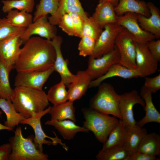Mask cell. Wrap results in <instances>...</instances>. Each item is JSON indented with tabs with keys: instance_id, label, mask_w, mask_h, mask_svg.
<instances>
[{
	"instance_id": "obj_32",
	"label": "cell",
	"mask_w": 160,
	"mask_h": 160,
	"mask_svg": "<svg viewBox=\"0 0 160 160\" xmlns=\"http://www.w3.org/2000/svg\"><path fill=\"white\" fill-rule=\"evenodd\" d=\"M23 43L19 37L6 50L2 59L0 60L11 71L14 68L16 62L20 54V47Z\"/></svg>"
},
{
	"instance_id": "obj_47",
	"label": "cell",
	"mask_w": 160,
	"mask_h": 160,
	"mask_svg": "<svg viewBox=\"0 0 160 160\" xmlns=\"http://www.w3.org/2000/svg\"><path fill=\"white\" fill-rule=\"evenodd\" d=\"M136 0L137 1H139L140 0Z\"/></svg>"
},
{
	"instance_id": "obj_3",
	"label": "cell",
	"mask_w": 160,
	"mask_h": 160,
	"mask_svg": "<svg viewBox=\"0 0 160 160\" xmlns=\"http://www.w3.org/2000/svg\"><path fill=\"white\" fill-rule=\"evenodd\" d=\"M81 111L85 119L83 127L92 132L96 139L103 143L119 120L115 116L100 113L90 108H83Z\"/></svg>"
},
{
	"instance_id": "obj_12",
	"label": "cell",
	"mask_w": 160,
	"mask_h": 160,
	"mask_svg": "<svg viewBox=\"0 0 160 160\" xmlns=\"http://www.w3.org/2000/svg\"><path fill=\"white\" fill-rule=\"evenodd\" d=\"M54 71L53 68L52 67L43 71L17 72L14 86L42 90L44 84Z\"/></svg>"
},
{
	"instance_id": "obj_10",
	"label": "cell",
	"mask_w": 160,
	"mask_h": 160,
	"mask_svg": "<svg viewBox=\"0 0 160 160\" xmlns=\"http://www.w3.org/2000/svg\"><path fill=\"white\" fill-rule=\"evenodd\" d=\"M120 60L119 52L115 45L113 50L100 57L95 58L89 57L86 71L92 80L103 75L112 65L119 63Z\"/></svg>"
},
{
	"instance_id": "obj_36",
	"label": "cell",
	"mask_w": 160,
	"mask_h": 160,
	"mask_svg": "<svg viewBox=\"0 0 160 160\" xmlns=\"http://www.w3.org/2000/svg\"><path fill=\"white\" fill-rule=\"evenodd\" d=\"M103 29L92 17H87L84 20L82 36H89L96 41L103 31Z\"/></svg>"
},
{
	"instance_id": "obj_6",
	"label": "cell",
	"mask_w": 160,
	"mask_h": 160,
	"mask_svg": "<svg viewBox=\"0 0 160 160\" xmlns=\"http://www.w3.org/2000/svg\"><path fill=\"white\" fill-rule=\"evenodd\" d=\"M50 108V106H49L43 111L33 113L31 116L22 121L21 124L28 125L33 129L35 133L33 142L37 148L41 151L43 152V145L44 144L56 145L59 144L67 151L68 150V147L62 143L54 131L53 133L55 137H51L45 134L42 128L41 119L43 116L48 113Z\"/></svg>"
},
{
	"instance_id": "obj_46",
	"label": "cell",
	"mask_w": 160,
	"mask_h": 160,
	"mask_svg": "<svg viewBox=\"0 0 160 160\" xmlns=\"http://www.w3.org/2000/svg\"><path fill=\"white\" fill-rule=\"evenodd\" d=\"M2 113V111L0 110V115ZM7 130L9 131H13V129L11 128L3 125L0 123V130Z\"/></svg>"
},
{
	"instance_id": "obj_38",
	"label": "cell",
	"mask_w": 160,
	"mask_h": 160,
	"mask_svg": "<svg viewBox=\"0 0 160 160\" xmlns=\"http://www.w3.org/2000/svg\"><path fill=\"white\" fill-rule=\"evenodd\" d=\"M96 41L92 38L87 36H83L78 46L79 55L84 57L92 55Z\"/></svg>"
},
{
	"instance_id": "obj_45",
	"label": "cell",
	"mask_w": 160,
	"mask_h": 160,
	"mask_svg": "<svg viewBox=\"0 0 160 160\" xmlns=\"http://www.w3.org/2000/svg\"><path fill=\"white\" fill-rule=\"evenodd\" d=\"M120 0H98L99 3L103 2H109L111 3L114 6H117Z\"/></svg>"
},
{
	"instance_id": "obj_48",
	"label": "cell",
	"mask_w": 160,
	"mask_h": 160,
	"mask_svg": "<svg viewBox=\"0 0 160 160\" xmlns=\"http://www.w3.org/2000/svg\"><path fill=\"white\" fill-rule=\"evenodd\" d=\"M59 0V1H60V0Z\"/></svg>"
},
{
	"instance_id": "obj_23",
	"label": "cell",
	"mask_w": 160,
	"mask_h": 160,
	"mask_svg": "<svg viewBox=\"0 0 160 160\" xmlns=\"http://www.w3.org/2000/svg\"><path fill=\"white\" fill-rule=\"evenodd\" d=\"M114 9L117 16L127 12L140 14L147 17L151 15L147 3L143 1L120 0Z\"/></svg>"
},
{
	"instance_id": "obj_20",
	"label": "cell",
	"mask_w": 160,
	"mask_h": 160,
	"mask_svg": "<svg viewBox=\"0 0 160 160\" xmlns=\"http://www.w3.org/2000/svg\"><path fill=\"white\" fill-rule=\"evenodd\" d=\"M71 12L77 13L84 18L88 17L79 0H60L55 13L48 17V21L53 25H57L64 14Z\"/></svg>"
},
{
	"instance_id": "obj_43",
	"label": "cell",
	"mask_w": 160,
	"mask_h": 160,
	"mask_svg": "<svg viewBox=\"0 0 160 160\" xmlns=\"http://www.w3.org/2000/svg\"><path fill=\"white\" fill-rule=\"evenodd\" d=\"M159 159L155 156H152L137 151L129 154L125 160H159Z\"/></svg>"
},
{
	"instance_id": "obj_35",
	"label": "cell",
	"mask_w": 160,
	"mask_h": 160,
	"mask_svg": "<svg viewBox=\"0 0 160 160\" xmlns=\"http://www.w3.org/2000/svg\"><path fill=\"white\" fill-rule=\"evenodd\" d=\"M59 4V0H40L36 5L34 14L33 22L38 19L50 14L53 15Z\"/></svg>"
},
{
	"instance_id": "obj_2",
	"label": "cell",
	"mask_w": 160,
	"mask_h": 160,
	"mask_svg": "<svg viewBox=\"0 0 160 160\" xmlns=\"http://www.w3.org/2000/svg\"><path fill=\"white\" fill-rule=\"evenodd\" d=\"M16 111L26 118L44 110L49 105L47 95L43 90L16 87L11 99Z\"/></svg>"
},
{
	"instance_id": "obj_17",
	"label": "cell",
	"mask_w": 160,
	"mask_h": 160,
	"mask_svg": "<svg viewBox=\"0 0 160 160\" xmlns=\"http://www.w3.org/2000/svg\"><path fill=\"white\" fill-rule=\"evenodd\" d=\"M151 15L148 17L137 14V18L140 27L153 35L155 38L160 37V12L159 9L152 3H147Z\"/></svg>"
},
{
	"instance_id": "obj_18",
	"label": "cell",
	"mask_w": 160,
	"mask_h": 160,
	"mask_svg": "<svg viewBox=\"0 0 160 160\" xmlns=\"http://www.w3.org/2000/svg\"><path fill=\"white\" fill-rule=\"evenodd\" d=\"M151 90L144 85L141 87L140 95L145 102L144 110L145 112L144 117L137 122L136 124L143 127L147 123L154 122L160 123V113L155 108L153 102Z\"/></svg>"
},
{
	"instance_id": "obj_40",
	"label": "cell",
	"mask_w": 160,
	"mask_h": 160,
	"mask_svg": "<svg viewBox=\"0 0 160 160\" xmlns=\"http://www.w3.org/2000/svg\"><path fill=\"white\" fill-rule=\"evenodd\" d=\"M57 25L69 36H74V30L72 20L68 13L65 14L63 15Z\"/></svg>"
},
{
	"instance_id": "obj_11",
	"label": "cell",
	"mask_w": 160,
	"mask_h": 160,
	"mask_svg": "<svg viewBox=\"0 0 160 160\" xmlns=\"http://www.w3.org/2000/svg\"><path fill=\"white\" fill-rule=\"evenodd\" d=\"M116 23L126 29L131 35L135 41L146 44L155 38L152 34L140 27L136 13L127 12L117 16Z\"/></svg>"
},
{
	"instance_id": "obj_30",
	"label": "cell",
	"mask_w": 160,
	"mask_h": 160,
	"mask_svg": "<svg viewBox=\"0 0 160 160\" xmlns=\"http://www.w3.org/2000/svg\"><path fill=\"white\" fill-rule=\"evenodd\" d=\"M11 71L0 60V98L11 100L14 93L9 81Z\"/></svg>"
},
{
	"instance_id": "obj_41",
	"label": "cell",
	"mask_w": 160,
	"mask_h": 160,
	"mask_svg": "<svg viewBox=\"0 0 160 160\" xmlns=\"http://www.w3.org/2000/svg\"><path fill=\"white\" fill-rule=\"evenodd\" d=\"M144 86L149 89L152 93L160 89V74L153 77L145 78Z\"/></svg>"
},
{
	"instance_id": "obj_1",
	"label": "cell",
	"mask_w": 160,
	"mask_h": 160,
	"mask_svg": "<svg viewBox=\"0 0 160 160\" xmlns=\"http://www.w3.org/2000/svg\"><path fill=\"white\" fill-rule=\"evenodd\" d=\"M55 58V49L49 40L31 37L21 48L14 68L17 72L44 71L53 67Z\"/></svg>"
},
{
	"instance_id": "obj_25",
	"label": "cell",
	"mask_w": 160,
	"mask_h": 160,
	"mask_svg": "<svg viewBox=\"0 0 160 160\" xmlns=\"http://www.w3.org/2000/svg\"><path fill=\"white\" fill-rule=\"evenodd\" d=\"M75 113L73 102L68 100L50 106L48 113L50 115L52 120L60 121L69 119L75 122L76 120Z\"/></svg>"
},
{
	"instance_id": "obj_5",
	"label": "cell",
	"mask_w": 160,
	"mask_h": 160,
	"mask_svg": "<svg viewBox=\"0 0 160 160\" xmlns=\"http://www.w3.org/2000/svg\"><path fill=\"white\" fill-rule=\"evenodd\" d=\"M119 95L107 83H101L97 93L91 98L90 108L102 113L111 115L120 119L122 117L119 109Z\"/></svg>"
},
{
	"instance_id": "obj_7",
	"label": "cell",
	"mask_w": 160,
	"mask_h": 160,
	"mask_svg": "<svg viewBox=\"0 0 160 160\" xmlns=\"http://www.w3.org/2000/svg\"><path fill=\"white\" fill-rule=\"evenodd\" d=\"M120 55L119 63L130 69H137L135 61L136 50L132 37L124 28L118 35L115 41Z\"/></svg>"
},
{
	"instance_id": "obj_34",
	"label": "cell",
	"mask_w": 160,
	"mask_h": 160,
	"mask_svg": "<svg viewBox=\"0 0 160 160\" xmlns=\"http://www.w3.org/2000/svg\"><path fill=\"white\" fill-rule=\"evenodd\" d=\"M2 10L4 13L16 9L24 11L27 12H31L35 4L34 0H3Z\"/></svg>"
},
{
	"instance_id": "obj_4",
	"label": "cell",
	"mask_w": 160,
	"mask_h": 160,
	"mask_svg": "<svg viewBox=\"0 0 160 160\" xmlns=\"http://www.w3.org/2000/svg\"><path fill=\"white\" fill-rule=\"evenodd\" d=\"M32 137H24L21 127H17L9 140L11 149L9 160H48V156L37 148Z\"/></svg>"
},
{
	"instance_id": "obj_39",
	"label": "cell",
	"mask_w": 160,
	"mask_h": 160,
	"mask_svg": "<svg viewBox=\"0 0 160 160\" xmlns=\"http://www.w3.org/2000/svg\"><path fill=\"white\" fill-rule=\"evenodd\" d=\"M68 14L72 20L74 30V36L81 38L84 20L85 18L76 12H71Z\"/></svg>"
},
{
	"instance_id": "obj_19",
	"label": "cell",
	"mask_w": 160,
	"mask_h": 160,
	"mask_svg": "<svg viewBox=\"0 0 160 160\" xmlns=\"http://www.w3.org/2000/svg\"><path fill=\"white\" fill-rule=\"evenodd\" d=\"M115 76H118L125 79L143 77L137 69H130L118 63L112 65L103 75L92 81L89 88L98 86L105 79Z\"/></svg>"
},
{
	"instance_id": "obj_15",
	"label": "cell",
	"mask_w": 160,
	"mask_h": 160,
	"mask_svg": "<svg viewBox=\"0 0 160 160\" xmlns=\"http://www.w3.org/2000/svg\"><path fill=\"white\" fill-rule=\"evenodd\" d=\"M49 41L54 47L55 51L56 58L53 66L54 71L59 73L61 80L66 86H68L73 80L76 75L70 71L68 66L67 62L63 57L61 50L62 38L57 35Z\"/></svg>"
},
{
	"instance_id": "obj_26",
	"label": "cell",
	"mask_w": 160,
	"mask_h": 160,
	"mask_svg": "<svg viewBox=\"0 0 160 160\" xmlns=\"http://www.w3.org/2000/svg\"><path fill=\"white\" fill-rule=\"evenodd\" d=\"M0 108L6 115L4 125L13 129L26 119L16 110L11 100L0 98Z\"/></svg>"
},
{
	"instance_id": "obj_44",
	"label": "cell",
	"mask_w": 160,
	"mask_h": 160,
	"mask_svg": "<svg viewBox=\"0 0 160 160\" xmlns=\"http://www.w3.org/2000/svg\"><path fill=\"white\" fill-rule=\"evenodd\" d=\"M11 152L9 143L0 145V160H9Z\"/></svg>"
},
{
	"instance_id": "obj_13",
	"label": "cell",
	"mask_w": 160,
	"mask_h": 160,
	"mask_svg": "<svg viewBox=\"0 0 160 160\" xmlns=\"http://www.w3.org/2000/svg\"><path fill=\"white\" fill-rule=\"evenodd\" d=\"M134 42L137 69L143 77L155 73L157 69L158 62L153 56L145 43L134 41Z\"/></svg>"
},
{
	"instance_id": "obj_27",
	"label": "cell",
	"mask_w": 160,
	"mask_h": 160,
	"mask_svg": "<svg viewBox=\"0 0 160 160\" xmlns=\"http://www.w3.org/2000/svg\"><path fill=\"white\" fill-rule=\"evenodd\" d=\"M137 151L152 156H160V135L155 132L147 133L143 138Z\"/></svg>"
},
{
	"instance_id": "obj_21",
	"label": "cell",
	"mask_w": 160,
	"mask_h": 160,
	"mask_svg": "<svg viewBox=\"0 0 160 160\" xmlns=\"http://www.w3.org/2000/svg\"><path fill=\"white\" fill-rule=\"evenodd\" d=\"M73 121L69 119L60 121L48 120L45 122L47 125L54 127L65 140L73 139L76 134L80 132L88 133L89 131L83 127L76 125Z\"/></svg>"
},
{
	"instance_id": "obj_29",
	"label": "cell",
	"mask_w": 160,
	"mask_h": 160,
	"mask_svg": "<svg viewBox=\"0 0 160 160\" xmlns=\"http://www.w3.org/2000/svg\"><path fill=\"white\" fill-rule=\"evenodd\" d=\"M6 18L12 26L20 28H27L33 22V17L29 13L14 9L7 13Z\"/></svg>"
},
{
	"instance_id": "obj_33",
	"label": "cell",
	"mask_w": 160,
	"mask_h": 160,
	"mask_svg": "<svg viewBox=\"0 0 160 160\" xmlns=\"http://www.w3.org/2000/svg\"><path fill=\"white\" fill-rule=\"evenodd\" d=\"M129 153L124 146L101 149L96 156L97 160H125Z\"/></svg>"
},
{
	"instance_id": "obj_42",
	"label": "cell",
	"mask_w": 160,
	"mask_h": 160,
	"mask_svg": "<svg viewBox=\"0 0 160 160\" xmlns=\"http://www.w3.org/2000/svg\"><path fill=\"white\" fill-rule=\"evenodd\" d=\"M146 44L154 57L158 61H160V40L150 41Z\"/></svg>"
},
{
	"instance_id": "obj_24",
	"label": "cell",
	"mask_w": 160,
	"mask_h": 160,
	"mask_svg": "<svg viewBox=\"0 0 160 160\" xmlns=\"http://www.w3.org/2000/svg\"><path fill=\"white\" fill-rule=\"evenodd\" d=\"M124 146L129 154L137 151L140 144L144 136L147 133L146 129L138 126L127 128L125 127Z\"/></svg>"
},
{
	"instance_id": "obj_9",
	"label": "cell",
	"mask_w": 160,
	"mask_h": 160,
	"mask_svg": "<svg viewBox=\"0 0 160 160\" xmlns=\"http://www.w3.org/2000/svg\"><path fill=\"white\" fill-rule=\"evenodd\" d=\"M119 109L124 126L127 128L134 127L136 122L134 116L133 107L136 104L144 107L143 99L135 89L119 95Z\"/></svg>"
},
{
	"instance_id": "obj_28",
	"label": "cell",
	"mask_w": 160,
	"mask_h": 160,
	"mask_svg": "<svg viewBox=\"0 0 160 160\" xmlns=\"http://www.w3.org/2000/svg\"><path fill=\"white\" fill-rule=\"evenodd\" d=\"M125 127L121 119H119L117 125L110 132L106 141L103 143L102 149L124 146Z\"/></svg>"
},
{
	"instance_id": "obj_37",
	"label": "cell",
	"mask_w": 160,
	"mask_h": 160,
	"mask_svg": "<svg viewBox=\"0 0 160 160\" xmlns=\"http://www.w3.org/2000/svg\"><path fill=\"white\" fill-rule=\"evenodd\" d=\"M25 28L14 27L10 24L6 17L0 18V41L12 35L21 36Z\"/></svg>"
},
{
	"instance_id": "obj_14",
	"label": "cell",
	"mask_w": 160,
	"mask_h": 160,
	"mask_svg": "<svg viewBox=\"0 0 160 160\" xmlns=\"http://www.w3.org/2000/svg\"><path fill=\"white\" fill-rule=\"evenodd\" d=\"M57 33L55 25L49 22L47 15L33 22L25 28L20 37L24 44L33 35L51 40L57 36Z\"/></svg>"
},
{
	"instance_id": "obj_31",
	"label": "cell",
	"mask_w": 160,
	"mask_h": 160,
	"mask_svg": "<svg viewBox=\"0 0 160 160\" xmlns=\"http://www.w3.org/2000/svg\"><path fill=\"white\" fill-rule=\"evenodd\" d=\"M66 85L61 80L59 83L52 86L47 94L49 101L53 105L60 104L68 100V93Z\"/></svg>"
},
{
	"instance_id": "obj_16",
	"label": "cell",
	"mask_w": 160,
	"mask_h": 160,
	"mask_svg": "<svg viewBox=\"0 0 160 160\" xmlns=\"http://www.w3.org/2000/svg\"><path fill=\"white\" fill-rule=\"evenodd\" d=\"M75 79L68 86V100L73 102L84 95L92 80L86 70L77 71Z\"/></svg>"
},
{
	"instance_id": "obj_22",
	"label": "cell",
	"mask_w": 160,
	"mask_h": 160,
	"mask_svg": "<svg viewBox=\"0 0 160 160\" xmlns=\"http://www.w3.org/2000/svg\"><path fill=\"white\" fill-rule=\"evenodd\" d=\"M114 7L109 2L99 3L92 17L103 28L107 24L116 23L117 16L115 12Z\"/></svg>"
},
{
	"instance_id": "obj_8",
	"label": "cell",
	"mask_w": 160,
	"mask_h": 160,
	"mask_svg": "<svg viewBox=\"0 0 160 160\" xmlns=\"http://www.w3.org/2000/svg\"><path fill=\"white\" fill-rule=\"evenodd\" d=\"M96 41L93 53L89 57L98 58L112 51L115 46V41L119 33L124 28L116 23L106 25Z\"/></svg>"
}]
</instances>
